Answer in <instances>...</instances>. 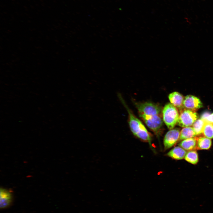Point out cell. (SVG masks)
Returning a JSON list of instances; mask_svg holds the SVG:
<instances>
[{"mask_svg":"<svg viewBox=\"0 0 213 213\" xmlns=\"http://www.w3.org/2000/svg\"><path fill=\"white\" fill-rule=\"evenodd\" d=\"M136 106L140 117L149 128L158 135L163 124L160 107L150 102L137 103Z\"/></svg>","mask_w":213,"mask_h":213,"instance_id":"6da1fadb","label":"cell"},{"mask_svg":"<svg viewBox=\"0 0 213 213\" xmlns=\"http://www.w3.org/2000/svg\"><path fill=\"white\" fill-rule=\"evenodd\" d=\"M117 95L128 112L129 124L133 134L139 138L150 143L151 135L144 125L128 107L121 94L118 93Z\"/></svg>","mask_w":213,"mask_h":213,"instance_id":"7a4b0ae2","label":"cell"},{"mask_svg":"<svg viewBox=\"0 0 213 213\" xmlns=\"http://www.w3.org/2000/svg\"><path fill=\"white\" fill-rule=\"evenodd\" d=\"M163 122L168 128L171 130L177 123L179 116L177 108L171 103L165 105L162 110Z\"/></svg>","mask_w":213,"mask_h":213,"instance_id":"3957f363","label":"cell"},{"mask_svg":"<svg viewBox=\"0 0 213 213\" xmlns=\"http://www.w3.org/2000/svg\"><path fill=\"white\" fill-rule=\"evenodd\" d=\"M198 118V115L195 111L185 109L180 112L177 124L183 127L192 125Z\"/></svg>","mask_w":213,"mask_h":213,"instance_id":"277c9868","label":"cell"},{"mask_svg":"<svg viewBox=\"0 0 213 213\" xmlns=\"http://www.w3.org/2000/svg\"><path fill=\"white\" fill-rule=\"evenodd\" d=\"M180 131L178 128L170 130L165 134L164 139V149L167 150L173 146L179 140Z\"/></svg>","mask_w":213,"mask_h":213,"instance_id":"5b68a950","label":"cell"},{"mask_svg":"<svg viewBox=\"0 0 213 213\" xmlns=\"http://www.w3.org/2000/svg\"><path fill=\"white\" fill-rule=\"evenodd\" d=\"M183 107L185 109L195 111L202 107L203 104L200 99L191 95H188L184 99Z\"/></svg>","mask_w":213,"mask_h":213,"instance_id":"8992f818","label":"cell"},{"mask_svg":"<svg viewBox=\"0 0 213 213\" xmlns=\"http://www.w3.org/2000/svg\"><path fill=\"white\" fill-rule=\"evenodd\" d=\"M12 192L7 189L1 188L0 190V208L4 209L10 206L12 201Z\"/></svg>","mask_w":213,"mask_h":213,"instance_id":"52a82bcc","label":"cell"},{"mask_svg":"<svg viewBox=\"0 0 213 213\" xmlns=\"http://www.w3.org/2000/svg\"><path fill=\"white\" fill-rule=\"evenodd\" d=\"M168 98L171 103L177 108L181 109L183 107V103L184 98L179 92H174L170 93Z\"/></svg>","mask_w":213,"mask_h":213,"instance_id":"ba28073f","label":"cell"},{"mask_svg":"<svg viewBox=\"0 0 213 213\" xmlns=\"http://www.w3.org/2000/svg\"><path fill=\"white\" fill-rule=\"evenodd\" d=\"M186 153L185 150L180 146H176L171 149L167 154L174 159L181 160L185 158Z\"/></svg>","mask_w":213,"mask_h":213,"instance_id":"9c48e42d","label":"cell"},{"mask_svg":"<svg viewBox=\"0 0 213 213\" xmlns=\"http://www.w3.org/2000/svg\"><path fill=\"white\" fill-rule=\"evenodd\" d=\"M179 145L185 150H193L197 147V139L193 138L184 140L179 144Z\"/></svg>","mask_w":213,"mask_h":213,"instance_id":"30bf717a","label":"cell"},{"mask_svg":"<svg viewBox=\"0 0 213 213\" xmlns=\"http://www.w3.org/2000/svg\"><path fill=\"white\" fill-rule=\"evenodd\" d=\"M196 134L192 127H187L183 128L180 133L179 140L193 138L196 135Z\"/></svg>","mask_w":213,"mask_h":213,"instance_id":"8fae6325","label":"cell"},{"mask_svg":"<svg viewBox=\"0 0 213 213\" xmlns=\"http://www.w3.org/2000/svg\"><path fill=\"white\" fill-rule=\"evenodd\" d=\"M212 145V141L206 137H200L197 139V147L199 149L207 150Z\"/></svg>","mask_w":213,"mask_h":213,"instance_id":"7c38bea8","label":"cell"},{"mask_svg":"<svg viewBox=\"0 0 213 213\" xmlns=\"http://www.w3.org/2000/svg\"><path fill=\"white\" fill-rule=\"evenodd\" d=\"M185 160L193 164H196L199 161L198 155L196 151L193 150L186 153L185 157Z\"/></svg>","mask_w":213,"mask_h":213,"instance_id":"4fadbf2b","label":"cell"},{"mask_svg":"<svg viewBox=\"0 0 213 213\" xmlns=\"http://www.w3.org/2000/svg\"><path fill=\"white\" fill-rule=\"evenodd\" d=\"M206 122L203 120L200 119L197 120L192 125L193 128L196 135H199L203 133Z\"/></svg>","mask_w":213,"mask_h":213,"instance_id":"5bb4252c","label":"cell"},{"mask_svg":"<svg viewBox=\"0 0 213 213\" xmlns=\"http://www.w3.org/2000/svg\"><path fill=\"white\" fill-rule=\"evenodd\" d=\"M206 137L209 139L213 138V124L206 123L202 133Z\"/></svg>","mask_w":213,"mask_h":213,"instance_id":"9a60e30c","label":"cell"},{"mask_svg":"<svg viewBox=\"0 0 213 213\" xmlns=\"http://www.w3.org/2000/svg\"><path fill=\"white\" fill-rule=\"evenodd\" d=\"M205 121L206 123H209L213 124V113L210 114L207 117Z\"/></svg>","mask_w":213,"mask_h":213,"instance_id":"2e32d148","label":"cell"}]
</instances>
